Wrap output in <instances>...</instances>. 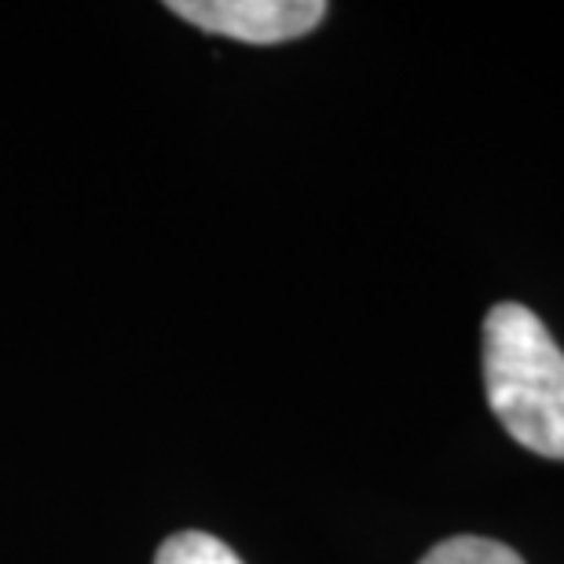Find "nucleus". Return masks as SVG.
Returning a JSON list of instances; mask_svg holds the SVG:
<instances>
[{"label": "nucleus", "instance_id": "obj_3", "mask_svg": "<svg viewBox=\"0 0 564 564\" xmlns=\"http://www.w3.org/2000/svg\"><path fill=\"white\" fill-rule=\"evenodd\" d=\"M419 564H524L513 546L484 535H455L436 543Z\"/></svg>", "mask_w": 564, "mask_h": 564}, {"label": "nucleus", "instance_id": "obj_4", "mask_svg": "<svg viewBox=\"0 0 564 564\" xmlns=\"http://www.w3.org/2000/svg\"><path fill=\"white\" fill-rule=\"evenodd\" d=\"M154 564H242V557L228 543H220V539L206 532H180L165 539Z\"/></svg>", "mask_w": 564, "mask_h": 564}, {"label": "nucleus", "instance_id": "obj_1", "mask_svg": "<svg viewBox=\"0 0 564 564\" xmlns=\"http://www.w3.org/2000/svg\"><path fill=\"white\" fill-rule=\"evenodd\" d=\"M484 389L517 444L564 458V352L546 323L517 301L484 315Z\"/></svg>", "mask_w": 564, "mask_h": 564}, {"label": "nucleus", "instance_id": "obj_2", "mask_svg": "<svg viewBox=\"0 0 564 564\" xmlns=\"http://www.w3.org/2000/svg\"><path fill=\"white\" fill-rule=\"evenodd\" d=\"M169 11L191 26L246 44L297 41L326 19L323 0H173Z\"/></svg>", "mask_w": 564, "mask_h": 564}]
</instances>
